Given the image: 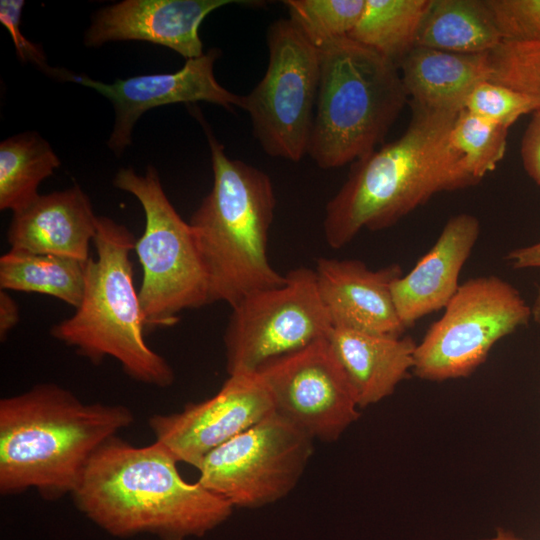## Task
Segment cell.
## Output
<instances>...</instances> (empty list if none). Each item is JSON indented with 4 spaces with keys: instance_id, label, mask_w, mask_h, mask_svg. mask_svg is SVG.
<instances>
[{
    "instance_id": "obj_24",
    "label": "cell",
    "mask_w": 540,
    "mask_h": 540,
    "mask_svg": "<svg viewBox=\"0 0 540 540\" xmlns=\"http://www.w3.org/2000/svg\"><path fill=\"white\" fill-rule=\"evenodd\" d=\"M430 0H366L363 13L348 35L395 63L415 47L417 32Z\"/></svg>"
},
{
    "instance_id": "obj_29",
    "label": "cell",
    "mask_w": 540,
    "mask_h": 540,
    "mask_svg": "<svg viewBox=\"0 0 540 540\" xmlns=\"http://www.w3.org/2000/svg\"><path fill=\"white\" fill-rule=\"evenodd\" d=\"M502 42H540V0H484Z\"/></svg>"
},
{
    "instance_id": "obj_35",
    "label": "cell",
    "mask_w": 540,
    "mask_h": 540,
    "mask_svg": "<svg viewBox=\"0 0 540 540\" xmlns=\"http://www.w3.org/2000/svg\"><path fill=\"white\" fill-rule=\"evenodd\" d=\"M531 312L534 321L540 323V289L531 307Z\"/></svg>"
},
{
    "instance_id": "obj_12",
    "label": "cell",
    "mask_w": 540,
    "mask_h": 540,
    "mask_svg": "<svg viewBox=\"0 0 540 540\" xmlns=\"http://www.w3.org/2000/svg\"><path fill=\"white\" fill-rule=\"evenodd\" d=\"M256 373L274 411L313 440L333 442L359 417L355 391L328 337L271 359Z\"/></svg>"
},
{
    "instance_id": "obj_21",
    "label": "cell",
    "mask_w": 540,
    "mask_h": 540,
    "mask_svg": "<svg viewBox=\"0 0 540 540\" xmlns=\"http://www.w3.org/2000/svg\"><path fill=\"white\" fill-rule=\"evenodd\" d=\"M502 42L484 0H430L415 47L454 53H489Z\"/></svg>"
},
{
    "instance_id": "obj_2",
    "label": "cell",
    "mask_w": 540,
    "mask_h": 540,
    "mask_svg": "<svg viewBox=\"0 0 540 540\" xmlns=\"http://www.w3.org/2000/svg\"><path fill=\"white\" fill-rule=\"evenodd\" d=\"M122 404L84 403L55 383L0 400V493L35 489L46 500L74 492L95 452L134 423Z\"/></svg>"
},
{
    "instance_id": "obj_26",
    "label": "cell",
    "mask_w": 540,
    "mask_h": 540,
    "mask_svg": "<svg viewBox=\"0 0 540 540\" xmlns=\"http://www.w3.org/2000/svg\"><path fill=\"white\" fill-rule=\"evenodd\" d=\"M366 0H286L290 20L317 48L348 36L357 25Z\"/></svg>"
},
{
    "instance_id": "obj_1",
    "label": "cell",
    "mask_w": 540,
    "mask_h": 540,
    "mask_svg": "<svg viewBox=\"0 0 540 540\" xmlns=\"http://www.w3.org/2000/svg\"><path fill=\"white\" fill-rule=\"evenodd\" d=\"M177 463L156 441L137 447L115 436L90 459L72 493L74 504L115 537H202L224 523L233 506L198 481H185Z\"/></svg>"
},
{
    "instance_id": "obj_9",
    "label": "cell",
    "mask_w": 540,
    "mask_h": 540,
    "mask_svg": "<svg viewBox=\"0 0 540 540\" xmlns=\"http://www.w3.org/2000/svg\"><path fill=\"white\" fill-rule=\"evenodd\" d=\"M269 61L256 87L244 96L255 137L272 157L297 162L307 153L319 78V49L290 19L274 21L267 34Z\"/></svg>"
},
{
    "instance_id": "obj_18",
    "label": "cell",
    "mask_w": 540,
    "mask_h": 540,
    "mask_svg": "<svg viewBox=\"0 0 540 540\" xmlns=\"http://www.w3.org/2000/svg\"><path fill=\"white\" fill-rule=\"evenodd\" d=\"M98 216L78 186L40 195L12 215L7 231L11 250L53 254L86 262Z\"/></svg>"
},
{
    "instance_id": "obj_8",
    "label": "cell",
    "mask_w": 540,
    "mask_h": 540,
    "mask_svg": "<svg viewBox=\"0 0 540 540\" xmlns=\"http://www.w3.org/2000/svg\"><path fill=\"white\" fill-rule=\"evenodd\" d=\"M531 317V307L507 281L495 275L468 279L416 344L412 371L434 382L467 377Z\"/></svg>"
},
{
    "instance_id": "obj_19",
    "label": "cell",
    "mask_w": 540,
    "mask_h": 540,
    "mask_svg": "<svg viewBox=\"0 0 540 540\" xmlns=\"http://www.w3.org/2000/svg\"><path fill=\"white\" fill-rule=\"evenodd\" d=\"M328 340L352 384L359 408L390 396L413 370L417 343L411 337L333 327Z\"/></svg>"
},
{
    "instance_id": "obj_14",
    "label": "cell",
    "mask_w": 540,
    "mask_h": 540,
    "mask_svg": "<svg viewBox=\"0 0 540 540\" xmlns=\"http://www.w3.org/2000/svg\"><path fill=\"white\" fill-rule=\"evenodd\" d=\"M219 51L211 49L202 56L186 60L174 73L138 75L104 83L86 75L59 69L57 79L94 89L113 105L115 121L107 145L120 156L132 143L137 120L148 110L174 103L205 101L228 110L243 108L244 96L225 89L215 78L214 63Z\"/></svg>"
},
{
    "instance_id": "obj_28",
    "label": "cell",
    "mask_w": 540,
    "mask_h": 540,
    "mask_svg": "<svg viewBox=\"0 0 540 540\" xmlns=\"http://www.w3.org/2000/svg\"><path fill=\"white\" fill-rule=\"evenodd\" d=\"M536 109L528 96L490 80L479 83L465 104L468 112L506 128Z\"/></svg>"
},
{
    "instance_id": "obj_30",
    "label": "cell",
    "mask_w": 540,
    "mask_h": 540,
    "mask_svg": "<svg viewBox=\"0 0 540 540\" xmlns=\"http://www.w3.org/2000/svg\"><path fill=\"white\" fill-rule=\"evenodd\" d=\"M24 1L1 0L0 22L9 31L16 53L22 61L34 64L43 72L52 75L54 68L46 62V57L40 46L29 41L20 30L21 14Z\"/></svg>"
},
{
    "instance_id": "obj_4",
    "label": "cell",
    "mask_w": 540,
    "mask_h": 540,
    "mask_svg": "<svg viewBox=\"0 0 540 540\" xmlns=\"http://www.w3.org/2000/svg\"><path fill=\"white\" fill-rule=\"evenodd\" d=\"M207 136L213 185L189 223L208 275L209 304L233 307L251 293L286 281L267 255L276 199L266 173L230 159L212 133Z\"/></svg>"
},
{
    "instance_id": "obj_5",
    "label": "cell",
    "mask_w": 540,
    "mask_h": 540,
    "mask_svg": "<svg viewBox=\"0 0 540 540\" xmlns=\"http://www.w3.org/2000/svg\"><path fill=\"white\" fill-rule=\"evenodd\" d=\"M135 243L125 225L98 216L93 239L96 258L86 262L81 303L74 314L52 325L50 334L95 365L111 357L133 380L165 388L173 384L175 373L144 339L130 260Z\"/></svg>"
},
{
    "instance_id": "obj_15",
    "label": "cell",
    "mask_w": 540,
    "mask_h": 540,
    "mask_svg": "<svg viewBox=\"0 0 540 540\" xmlns=\"http://www.w3.org/2000/svg\"><path fill=\"white\" fill-rule=\"evenodd\" d=\"M234 0H124L97 11L84 44L138 40L168 47L186 60L204 54L199 27L214 10Z\"/></svg>"
},
{
    "instance_id": "obj_33",
    "label": "cell",
    "mask_w": 540,
    "mask_h": 540,
    "mask_svg": "<svg viewBox=\"0 0 540 540\" xmlns=\"http://www.w3.org/2000/svg\"><path fill=\"white\" fill-rule=\"evenodd\" d=\"M506 259L514 269L540 268V242L517 248Z\"/></svg>"
},
{
    "instance_id": "obj_6",
    "label": "cell",
    "mask_w": 540,
    "mask_h": 540,
    "mask_svg": "<svg viewBox=\"0 0 540 540\" xmlns=\"http://www.w3.org/2000/svg\"><path fill=\"white\" fill-rule=\"evenodd\" d=\"M319 49L320 78L307 153L323 169L375 150L407 102L398 66L348 36Z\"/></svg>"
},
{
    "instance_id": "obj_20",
    "label": "cell",
    "mask_w": 540,
    "mask_h": 540,
    "mask_svg": "<svg viewBox=\"0 0 540 540\" xmlns=\"http://www.w3.org/2000/svg\"><path fill=\"white\" fill-rule=\"evenodd\" d=\"M489 53L462 54L414 47L399 65L411 105L461 112L473 89L490 78Z\"/></svg>"
},
{
    "instance_id": "obj_25",
    "label": "cell",
    "mask_w": 540,
    "mask_h": 540,
    "mask_svg": "<svg viewBox=\"0 0 540 540\" xmlns=\"http://www.w3.org/2000/svg\"><path fill=\"white\" fill-rule=\"evenodd\" d=\"M507 133L508 128L465 109L458 113L449 133V145L474 184L503 159Z\"/></svg>"
},
{
    "instance_id": "obj_13",
    "label": "cell",
    "mask_w": 540,
    "mask_h": 540,
    "mask_svg": "<svg viewBox=\"0 0 540 540\" xmlns=\"http://www.w3.org/2000/svg\"><path fill=\"white\" fill-rule=\"evenodd\" d=\"M272 412L273 401L260 376L239 373L229 375L214 396L189 403L181 412L155 414L148 425L155 441L178 462L198 469L210 452Z\"/></svg>"
},
{
    "instance_id": "obj_23",
    "label": "cell",
    "mask_w": 540,
    "mask_h": 540,
    "mask_svg": "<svg viewBox=\"0 0 540 540\" xmlns=\"http://www.w3.org/2000/svg\"><path fill=\"white\" fill-rule=\"evenodd\" d=\"M61 165L38 133L25 132L0 143V209L21 211L40 194V183Z\"/></svg>"
},
{
    "instance_id": "obj_17",
    "label": "cell",
    "mask_w": 540,
    "mask_h": 540,
    "mask_svg": "<svg viewBox=\"0 0 540 540\" xmlns=\"http://www.w3.org/2000/svg\"><path fill=\"white\" fill-rule=\"evenodd\" d=\"M480 221L468 213L451 217L416 265L392 284L397 315L407 329L447 306L459 288L460 272L480 235Z\"/></svg>"
},
{
    "instance_id": "obj_16",
    "label": "cell",
    "mask_w": 540,
    "mask_h": 540,
    "mask_svg": "<svg viewBox=\"0 0 540 540\" xmlns=\"http://www.w3.org/2000/svg\"><path fill=\"white\" fill-rule=\"evenodd\" d=\"M317 290L333 327L402 336L392 284L403 275L399 264L373 270L357 259L319 258L314 268Z\"/></svg>"
},
{
    "instance_id": "obj_31",
    "label": "cell",
    "mask_w": 540,
    "mask_h": 540,
    "mask_svg": "<svg viewBox=\"0 0 540 540\" xmlns=\"http://www.w3.org/2000/svg\"><path fill=\"white\" fill-rule=\"evenodd\" d=\"M521 157L526 173L540 185V108L533 111L531 121L523 135Z\"/></svg>"
},
{
    "instance_id": "obj_7",
    "label": "cell",
    "mask_w": 540,
    "mask_h": 540,
    "mask_svg": "<svg viewBox=\"0 0 540 540\" xmlns=\"http://www.w3.org/2000/svg\"><path fill=\"white\" fill-rule=\"evenodd\" d=\"M113 184L144 210L145 228L134 250L143 271L138 296L145 330L174 326L180 312L209 304L208 275L195 233L169 201L153 166L144 175L122 168Z\"/></svg>"
},
{
    "instance_id": "obj_10",
    "label": "cell",
    "mask_w": 540,
    "mask_h": 540,
    "mask_svg": "<svg viewBox=\"0 0 540 540\" xmlns=\"http://www.w3.org/2000/svg\"><path fill=\"white\" fill-rule=\"evenodd\" d=\"M224 332L228 375L254 373L264 363L327 338L333 328L314 269L298 267L286 281L234 305Z\"/></svg>"
},
{
    "instance_id": "obj_11",
    "label": "cell",
    "mask_w": 540,
    "mask_h": 540,
    "mask_svg": "<svg viewBox=\"0 0 540 540\" xmlns=\"http://www.w3.org/2000/svg\"><path fill=\"white\" fill-rule=\"evenodd\" d=\"M313 439L275 411L210 452L198 482L233 508H259L287 496L313 452Z\"/></svg>"
},
{
    "instance_id": "obj_3",
    "label": "cell",
    "mask_w": 540,
    "mask_h": 540,
    "mask_svg": "<svg viewBox=\"0 0 540 540\" xmlns=\"http://www.w3.org/2000/svg\"><path fill=\"white\" fill-rule=\"evenodd\" d=\"M412 110L405 132L357 160L327 203L323 231L331 248H343L363 229L393 226L436 193L474 185L449 145L458 113Z\"/></svg>"
},
{
    "instance_id": "obj_22",
    "label": "cell",
    "mask_w": 540,
    "mask_h": 540,
    "mask_svg": "<svg viewBox=\"0 0 540 540\" xmlns=\"http://www.w3.org/2000/svg\"><path fill=\"white\" fill-rule=\"evenodd\" d=\"M86 262L10 249L0 257V288L48 295L76 309L84 293Z\"/></svg>"
},
{
    "instance_id": "obj_34",
    "label": "cell",
    "mask_w": 540,
    "mask_h": 540,
    "mask_svg": "<svg viewBox=\"0 0 540 540\" xmlns=\"http://www.w3.org/2000/svg\"><path fill=\"white\" fill-rule=\"evenodd\" d=\"M476 540H523L516 536L513 532L503 528L496 529L494 535Z\"/></svg>"
},
{
    "instance_id": "obj_32",
    "label": "cell",
    "mask_w": 540,
    "mask_h": 540,
    "mask_svg": "<svg viewBox=\"0 0 540 540\" xmlns=\"http://www.w3.org/2000/svg\"><path fill=\"white\" fill-rule=\"evenodd\" d=\"M20 310L16 301L6 291H0V339L4 342L9 332L18 324Z\"/></svg>"
},
{
    "instance_id": "obj_27",
    "label": "cell",
    "mask_w": 540,
    "mask_h": 540,
    "mask_svg": "<svg viewBox=\"0 0 540 540\" xmlns=\"http://www.w3.org/2000/svg\"><path fill=\"white\" fill-rule=\"evenodd\" d=\"M489 57V80L528 96L540 108V42H501Z\"/></svg>"
}]
</instances>
